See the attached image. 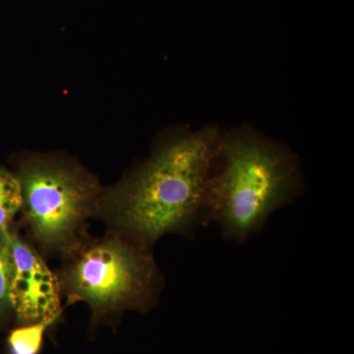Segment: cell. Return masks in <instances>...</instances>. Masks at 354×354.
I'll list each match as a JSON object with an SVG mask.
<instances>
[{
	"mask_svg": "<svg viewBox=\"0 0 354 354\" xmlns=\"http://www.w3.org/2000/svg\"><path fill=\"white\" fill-rule=\"evenodd\" d=\"M221 129H183L160 142L151 157L100 202L118 232L146 245L167 234L192 236L209 225V177Z\"/></svg>",
	"mask_w": 354,
	"mask_h": 354,
	"instance_id": "6da1fadb",
	"label": "cell"
},
{
	"mask_svg": "<svg viewBox=\"0 0 354 354\" xmlns=\"http://www.w3.org/2000/svg\"><path fill=\"white\" fill-rule=\"evenodd\" d=\"M304 190L297 153L252 128L221 130L208 191L209 223L243 243Z\"/></svg>",
	"mask_w": 354,
	"mask_h": 354,
	"instance_id": "7a4b0ae2",
	"label": "cell"
},
{
	"mask_svg": "<svg viewBox=\"0 0 354 354\" xmlns=\"http://www.w3.org/2000/svg\"><path fill=\"white\" fill-rule=\"evenodd\" d=\"M60 276L68 304H88L95 319L124 310L146 311L162 290L152 247L123 232L86 239L70 249Z\"/></svg>",
	"mask_w": 354,
	"mask_h": 354,
	"instance_id": "3957f363",
	"label": "cell"
},
{
	"mask_svg": "<svg viewBox=\"0 0 354 354\" xmlns=\"http://www.w3.org/2000/svg\"><path fill=\"white\" fill-rule=\"evenodd\" d=\"M22 211L34 241L64 254L85 239L86 221L99 209V188L72 165L34 158L21 171Z\"/></svg>",
	"mask_w": 354,
	"mask_h": 354,
	"instance_id": "277c9868",
	"label": "cell"
},
{
	"mask_svg": "<svg viewBox=\"0 0 354 354\" xmlns=\"http://www.w3.org/2000/svg\"><path fill=\"white\" fill-rule=\"evenodd\" d=\"M13 274L9 300L23 325L53 321L60 315V283L31 246L17 234H10Z\"/></svg>",
	"mask_w": 354,
	"mask_h": 354,
	"instance_id": "5b68a950",
	"label": "cell"
},
{
	"mask_svg": "<svg viewBox=\"0 0 354 354\" xmlns=\"http://www.w3.org/2000/svg\"><path fill=\"white\" fill-rule=\"evenodd\" d=\"M22 204L19 178L0 169V232H8L9 225L22 209Z\"/></svg>",
	"mask_w": 354,
	"mask_h": 354,
	"instance_id": "8992f818",
	"label": "cell"
},
{
	"mask_svg": "<svg viewBox=\"0 0 354 354\" xmlns=\"http://www.w3.org/2000/svg\"><path fill=\"white\" fill-rule=\"evenodd\" d=\"M53 323L55 322L41 321L13 330L8 337L11 354H39L43 346L44 333Z\"/></svg>",
	"mask_w": 354,
	"mask_h": 354,
	"instance_id": "52a82bcc",
	"label": "cell"
},
{
	"mask_svg": "<svg viewBox=\"0 0 354 354\" xmlns=\"http://www.w3.org/2000/svg\"><path fill=\"white\" fill-rule=\"evenodd\" d=\"M13 274L10 232H0V314L10 306L9 291Z\"/></svg>",
	"mask_w": 354,
	"mask_h": 354,
	"instance_id": "ba28073f",
	"label": "cell"
}]
</instances>
